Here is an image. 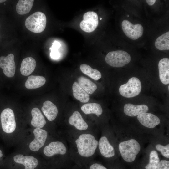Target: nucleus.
<instances>
[{"instance_id": "f257e3e1", "label": "nucleus", "mask_w": 169, "mask_h": 169, "mask_svg": "<svg viewBox=\"0 0 169 169\" xmlns=\"http://www.w3.org/2000/svg\"><path fill=\"white\" fill-rule=\"evenodd\" d=\"M78 152L81 156L89 157L95 153L98 142L92 135L84 134L81 135L75 140Z\"/></svg>"}, {"instance_id": "f03ea898", "label": "nucleus", "mask_w": 169, "mask_h": 169, "mask_svg": "<svg viewBox=\"0 0 169 169\" xmlns=\"http://www.w3.org/2000/svg\"><path fill=\"white\" fill-rule=\"evenodd\" d=\"M119 148L123 159L126 162H131L135 160L141 147L136 140L131 139L120 142Z\"/></svg>"}, {"instance_id": "7ed1b4c3", "label": "nucleus", "mask_w": 169, "mask_h": 169, "mask_svg": "<svg viewBox=\"0 0 169 169\" xmlns=\"http://www.w3.org/2000/svg\"><path fill=\"white\" fill-rule=\"evenodd\" d=\"M47 23L46 17L44 13L40 11L33 13L26 19L25 25L30 31L39 33L45 29Z\"/></svg>"}, {"instance_id": "20e7f679", "label": "nucleus", "mask_w": 169, "mask_h": 169, "mask_svg": "<svg viewBox=\"0 0 169 169\" xmlns=\"http://www.w3.org/2000/svg\"><path fill=\"white\" fill-rule=\"evenodd\" d=\"M130 54L126 51L117 50L109 52L105 57L106 62L113 67H120L128 64L131 61Z\"/></svg>"}, {"instance_id": "39448f33", "label": "nucleus", "mask_w": 169, "mask_h": 169, "mask_svg": "<svg viewBox=\"0 0 169 169\" xmlns=\"http://www.w3.org/2000/svg\"><path fill=\"white\" fill-rule=\"evenodd\" d=\"M141 84L140 80L136 77L131 78L128 82L121 85L119 88L120 94L123 97L129 98L138 95L141 92Z\"/></svg>"}, {"instance_id": "423d86ee", "label": "nucleus", "mask_w": 169, "mask_h": 169, "mask_svg": "<svg viewBox=\"0 0 169 169\" xmlns=\"http://www.w3.org/2000/svg\"><path fill=\"white\" fill-rule=\"evenodd\" d=\"M1 125L3 132L6 134L13 132L16 127V123L13 111L6 108L3 109L0 114Z\"/></svg>"}, {"instance_id": "0eeeda50", "label": "nucleus", "mask_w": 169, "mask_h": 169, "mask_svg": "<svg viewBox=\"0 0 169 169\" xmlns=\"http://www.w3.org/2000/svg\"><path fill=\"white\" fill-rule=\"evenodd\" d=\"M83 19L80 23V27L83 31L90 33L94 31L99 23L97 14L93 11H88L84 14Z\"/></svg>"}, {"instance_id": "6e6552de", "label": "nucleus", "mask_w": 169, "mask_h": 169, "mask_svg": "<svg viewBox=\"0 0 169 169\" xmlns=\"http://www.w3.org/2000/svg\"><path fill=\"white\" fill-rule=\"evenodd\" d=\"M122 28L126 35L132 40H136L141 37L143 33V26L140 24H133L127 20L122 22Z\"/></svg>"}, {"instance_id": "1a4fd4ad", "label": "nucleus", "mask_w": 169, "mask_h": 169, "mask_svg": "<svg viewBox=\"0 0 169 169\" xmlns=\"http://www.w3.org/2000/svg\"><path fill=\"white\" fill-rule=\"evenodd\" d=\"M0 68L6 77L8 78L13 77L15 72L16 65L14 55L13 54L10 53L6 56L0 57Z\"/></svg>"}, {"instance_id": "9d476101", "label": "nucleus", "mask_w": 169, "mask_h": 169, "mask_svg": "<svg viewBox=\"0 0 169 169\" xmlns=\"http://www.w3.org/2000/svg\"><path fill=\"white\" fill-rule=\"evenodd\" d=\"M34 139L30 143L29 147L33 151H38L44 145L47 136L46 131L40 128H36L33 131Z\"/></svg>"}, {"instance_id": "9b49d317", "label": "nucleus", "mask_w": 169, "mask_h": 169, "mask_svg": "<svg viewBox=\"0 0 169 169\" xmlns=\"http://www.w3.org/2000/svg\"><path fill=\"white\" fill-rule=\"evenodd\" d=\"M66 151L65 146L62 142L53 141L44 148L43 152L46 156L51 157L57 154H65Z\"/></svg>"}, {"instance_id": "f8f14e48", "label": "nucleus", "mask_w": 169, "mask_h": 169, "mask_svg": "<svg viewBox=\"0 0 169 169\" xmlns=\"http://www.w3.org/2000/svg\"><path fill=\"white\" fill-rule=\"evenodd\" d=\"M140 123L144 126L150 128L155 127L160 123L159 118L154 115L149 113H144L137 116Z\"/></svg>"}, {"instance_id": "ddd939ff", "label": "nucleus", "mask_w": 169, "mask_h": 169, "mask_svg": "<svg viewBox=\"0 0 169 169\" xmlns=\"http://www.w3.org/2000/svg\"><path fill=\"white\" fill-rule=\"evenodd\" d=\"M13 160L16 163L23 165L25 169H34L38 163V160L32 156L17 155L14 156Z\"/></svg>"}, {"instance_id": "4468645a", "label": "nucleus", "mask_w": 169, "mask_h": 169, "mask_svg": "<svg viewBox=\"0 0 169 169\" xmlns=\"http://www.w3.org/2000/svg\"><path fill=\"white\" fill-rule=\"evenodd\" d=\"M148 110V107L146 105H135L128 103L125 105L124 111L126 115L134 117L138 116L141 114L147 112Z\"/></svg>"}, {"instance_id": "2eb2a0df", "label": "nucleus", "mask_w": 169, "mask_h": 169, "mask_svg": "<svg viewBox=\"0 0 169 169\" xmlns=\"http://www.w3.org/2000/svg\"><path fill=\"white\" fill-rule=\"evenodd\" d=\"M159 78L165 84L169 83V59L164 58L159 62L158 65Z\"/></svg>"}, {"instance_id": "dca6fc26", "label": "nucleus", "mask_w": 169, "mask_h": 169, "mask_svg": "<svg viewBox=\"0 0 169 169\" xmlns=\"http://www.w3.org/2000/svg\"><path fill=\"white\" fill-rule=\"evenodd\" d=\"M99 148L101 155L106 158H110L114 156L115 154L113 147L110 144L108 139L103 136L98 142Z\"/></svg>"}, {"instance_id": "f3484780", "label": "nucleus", "mask_w": 169, "mask_h": 169, "mask_svg": "<svg viewBox=\"0 0 169 169\" xmlns=\"http://www.w3.org/2000/svg\"><path fill=\"white\" fill-rule=\"evenodd\" d=\"M41 110L49 121L54 120L56 118L58 113L57 106L53 102L49 100L44 102Z\"/></svg>"}, {"instance_id": "a211bd4d", "label": "nucleus", "mask_w": 169, "mask_h": 169, "mask_svg": "<svg viewBox=\"0 0 169 169\" xmlns=\"http://www.w3.org/2000/svg\"><path fill=\"white\" fill-rule=\"evenodd\" d=\"M36 65L35 59L32 57H27L22 60L20 68L21 74L27 76L31 74L34 70Z\"/></svg>"}, {"instance_id": "6ab92c4d", "label": "nucleus", "mask_w": 169, "mask_h": 169, "mask_svg": "<svg viewBox=\"0 0 169 169\" xmlns=\"http://www.w3.org/2000/svg\"><path fill=\"white\" fill-rule=\"evenodd\" d=\"M69 122L79 130H86L88 128V124L78 111H75L73 112L69 119Z\"/></svg>"}, {"instance_id": "aec40b11", "label": "nucleus", "mask_w": 169, "mask_h": 169, "mask_svg": "<svg viewBox=\"0 0 169 169\" xmlns=\"http://www.w3.org/2000/svg\"><path fill=\"white\" fill-rule=\"evenodd\" d=\"M31 115L32 118L31 123L33 126L36 128H41L44 126L46 121L38 108H33L31 110Z\"/></svg>"}, {"instance_id": "412c9836", "label": "nucleus", "mask_w": 169, "mask_h": 169, "mask_svg": "<svg viewBox=\"0 0 169 169\" xmlns=\"http://www.w3.org/2000/svg\"><path fill=\"white\" fill-rule=\"evenodd\" d=\"M46 82L45 78L41 76L31 75L28 77L25 82V87L29 89L39 88L43 86Z\"/></svg>"}, {"instance_id": "4be33fe9", "label": "nucleus", "mask_w": 169, "mask_h": 169, "mask_svg": "<svg viewBox=\"0 0 169 169\" xmlns=\"http://www.w3.org/2000/svg\"><path fill=\"white\" fill-rule=\"evenodd\" d=\"M72 88L73 96L76 99L83 103H86L89 101V94L79 85L78 82H75L74 83Z\"/></svg>"}, {"instance_id": "5701e85b", "label": "nucleus", "mask_w": 169, "mask_h": 169, "mask_svg": "<svg viewBox=\"0 0 169 169\" xmlns=\"http://www.w3.org/2000/svg\"><path fill=\"white\" fill-rule=\"evenodd\" d=\"M81 110L86 114H94L99 117L103 112L102 108L100 104L97 103H89L83 105Z\"/></svg>"}, {"instance_id": "b1692460", "label": "nucleus", "mask_w": 169, "mask_h": 169, "mask_svg": "<svg viewBox=\"0 0 169 169\" xmlns=\"http://www.w3.org/2000/svg\"><path fill=\"white\" fill-rule=\"evenodd\" d=\"M78 82L79 85L89 94H93L97 89L95 83L84 77H79Z\"/></svg>"}, {"instance_id": "393cba45", "label": "nucleus", "mask_w": 169, "mask_h": 169, "mask_svg": "<svg viewBox=\"0 0 169 169\" xmlns=\"http://www.w3.org/2000/svg\"><path fill=\"white\" fill-rule=\"evenodd\" d=\"M33 0H19L16 6V11L19 14L23 15L28 13L33 5Z\"/></svg>"}, {"instance_id": "a878e982", "label": "nucleus", "mask_w": 169, "mask_h": 169, "mask_svg": "<svg viewBox=\"0 0 169 169\" xmlns=\"http://www.w3.org/2000/svg\"><path fill=\"white\" fill-rule=\"evenodd\" d=\"M80 69L83 73L95 80H98L101 77V74L99 71L93 69L88 65L82 64Z\"/></svg>"}, {"instance_id": "bb28decb", "label": "nucleus", "mask_w": 169, "mask_h": 169, "mask_svg": "<svg viewBox=\"0 0 169 169\" xmlns=\"http://www.w3.org/2000/svg\"><path fill=\"white\" fill-rule=\"evenodd\" d=\"M155 46L160 50L169 49V32L159 37L155 42Z\"/></svg>"}, {"instance_id": "cd10ccee", "label": "nucleus", "mask_w": 169, "mask_h": 169, "mask_svg": "<svg viewBox=\"0 0 169 169\" xmlns=\"http://www.w3.org/2000/svg\"><path fill=\"white\" fill-rule=\"evenodd\" d=\"M159 162L160 159L157 152L152 150L150 155L149 163L145 168L146 169H157Z\"/></svg>"}, {"instance_id": "c85d7f7f", "label": "nucleus", "mask_w": 169, "mask_h": 169, "mask_svg": "<svg viewBox=\"0 0 169 169\" xmlns=\"http://www.w3.org/2000/svg\"><path fill=\"white\" fill-rule=\"evenodd\" d=\"M156 149L160 151L162 155L164 157L169 158V144L163 146L160 144H158L156 146Z\"/></svg>"}, {"instance_id": "c756f323", "label": "nucleus", "mask_w": 169, "mask_h": 169, "mask_svg": "<svg viewBox=\"0 0 169 169\" xmlns=\"http://www.w3.org/2000/svg\"><path fill=\"white\" fill-rule=\"evenodd\" d=\"M157 169H169V161L162 160L159 162Z\"/></svg>"}, {"instance_id": "7c9ffc66", "label": "nucleus", "mask_w": 169, "mask_h": 169, "mask_svg": "<svg viewBox=\"0 0 169 169\" xmlns=\"http://www.w3.org/2000/svg\"><path fill=\"white\" fill-rule=\"evenodd\" d=\"M51 51L50 53V56L51 57L54 59H59L60 56V53L56 50V48L52 47Z\"/></svg>"}, {"instance_id": "2f4dec72", "label": "nucleus", "mask_w": 169, "mask_h": 169, "mask_svg": "<svg viewBox=\"0 0 169 169\" xmlns=\"http://www.w3.org/2000/svg\"><path fill=\"white\" fill-rule=\"evenodd\" d=\"M90 169H107L102 165L98 163H94L90 167Z\"/></svg>"}, {"instance_id": "473e14b6", "label": "nucleus", "mask_w": 169, "mask_h": 169, "mask_svg": "<svg viewBox=\"0 0 169 169\" xmlns=\"http://www.w3.org/2000/svg\"><path fill=\"white\" fill-rule=\"evenodd\" d=\"M147 4L149 5L152 6L154 4L156 0H146Z\"/></svg>"}, {"instance_id": "72a5a7b5", "label": "nucleus", "mask_w": 169, "mask_h": 169, "mask_svg": "<svg viewBox=\"0 0 169 169\" xmlns=\"http://www.w3.org/2000/svg\"><path fill=\"white\" fill-rule=\"evenodd\" d=\"M3 153L2 150L0 149V160L3 157Z\"/></svg>"}, {"instance_id": "f704fd0d", "label": "nucleus", "mask_w": 169, "mask_h": 169, "mask_svg": "<svg viewBox=\"0 0 169 169\" xmlns=\"http://www.w3.org/2000/svg\"><path fill=\"white\" fill-rule=\"evenodd\" d=\"M6 0H0V3L6 1Z\"/></svg>"}, {"instance_id": "c9c22d12", "label": "nucleus", "mask_w": 169, "mask_h": 169, "mask_svg": "<svg viewBox=\"0 0 169 169\" xmlns=\"http://www.w3.org/2000/svg\"><path fill=\"white\" fill-rule=\"evenodd\" d=\"M127 17H129V15H127Z\"/></svg>"}, {"instance_id": "e433bc0d", "label": "nucleus", "mask_w": 169, "mask_h": 169, "mask_svg": "<svg viewBox=\"0 0 169 169\" xmlns=\"http://www.w3.org/2000/svg\"><path fill=\"white\" fill-rule=\"evenodd\" d=\"M168 90H169V86H168Z\"/></svg>"}, {"instance_id": "4c0bfd02", "label": "nucleus", "mask_w": 169, "mask_h": 169, "mask_svg": "<svg viewBox=\"0 0 169 169\" xmlns=\"http://www.w3.org/2000/svg\"><path fill=\"white\" fill-rule=\"evenodd\" d=\"M100 20H101V19H102V18H100Z\"/></svg>"}, {"instance_id": "58836bf2", "label": "nucleus", "mask_w": 169, "mask_h": 169, "mask_svg": "<svg viewBox=\"0 0 169 169\" xmlns=\"http://www.w3.org/2000/svg\"><path fill=\"white\" fill-rule=\"evenodd\" d=\"M1 123V122H0V124Z\"/></svg>"}, {"instance_id": "ea45409f", "label": "nucleus", "mask_w": 169, "mask_h": 169, "mask_svg": "<svg viewBox=\"0 0 169 169\" xmlns=\"http://www.w3.org/2000/svg\"></svg>"}]
</instances>
